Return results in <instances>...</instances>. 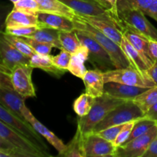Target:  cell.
<instances>
[{
	"label": "cell",
	"instance_id": "cell-1",
	"mask_svg": "<svg viewBox=\"0 0 157 157\" xmlns=\"http://www.w3.org/2000/svg\"><path fill=\"white\" fill-rule=\"evenodd\" d=\"M75 30L83 32L89 36L92 37L95 41H98L111 58L116 68H124L131 67L130 61L127 55L122 50L121 46L110 39L104 34L89 24L87 21L83 19L79 15H77L73 19Z\"/></svg>",
	"mask_w": 157,
	"mask_h": 157
},
{
	"label": "cell",
	"instance_id": "cell-2",
	"mask_svg": "<svg viewBox=\"0 0 157 157\" xmlns=\"http://www.w3.org/2000/svg\"><path fill=\"white\" fill-rule=\"evenodd\" d=\"M127 101H128L113 98L105 93L102 96L95 98L93 107L88 114L84 117H78L77 130L84 137L91 133L97 124L111 110Z\"/></svg>",
	"mask_w": 157,
	"mask_h": 157
},
{
	"label": "cell",
	"instance_id": "cell-3",
	"mask_svg": "<svg viewBox=\"0 0 157 157\" xmlns=\"http://www.w3.org/2000/svg\"><path fill=\"white\" fill-rule=\"evenodd\" d=\"M117 17L124 26L149 40L157 41V29L150 22L144 12L132 8L117 9Z\"/></svg>",
	"mask_w": 157,
	"mask_h": 157
},
{
	"label": "cell",
	"instance_id": "cell-4",
	"mask_svg": "<svg viewBox=\"0 0 157 157\" xmlns=\"http://www.w3.org/2000/svg\"><path fill=\"white\" fill-rule=\"evenodd\" d=\"M143 116L144 113L134 102L133 101H128L111 110L99 124H97L92 132L98 133L112 126L121 125L139 120Z\"/></svg>",
	"mask_w": 157,
	"mask_h": 157
},
{
	"label": "cell",
	"instance_id": "cell-5",
	"mask_svg": "<svg viewBox=\"0 0 157 157\" xmlns=\"http://www.w3.org/2000/svg\"><path fill=\"white\" fill-rule=\"evenodd\" d=\"M0 121H2L9 127H12L17 131L22 133L28 139L33 142L46 156H51L49 149L41 138V136L34 130L30 124L24 120L21 119L18 116L0 104Z\"/></svg>",
	"mask_w": 157,
	"mask_h": 157
},
{
	"label": "cell",
	"instance_id": "cell-6",
	"mask_svg": "<svg viewBox=\"0 0 157 157\" xmlns=\"http://www.w3.org/2000/svg\"><path fill=\"white\" fill-rule=\"evenodd\" d=\"M80 16L121 45L124 36V26L119 18L113 15L110 11L107 13L96 16Z\"/></svg>",
	"mask_w": 157,
	"mask_h": 157
},
{
	"label": "cell",
	"instance_id": "cell-7",
	"mask_svg": "<svg viewBox=\"0 0 157 157\" xmlns=\"http://www.w3.org/2000/svg\"><path fill=\"white\" fill-rule=\"evenodd\" d=\"M76 32L81 44L88 49V61L95 69L105 72L116 68L109 54L98 41L83 32L79 31H76Z\"/></svg>",
	"mask_w": 157,
	"mask_h": 157
},
{
	"label": "cell",
	"instance_id": "cell-8",
	"mask_svg": "<svg viewBox=\"0 0 157 157\" xmlns=\"http://www.w3.org/2000/svg\"><path fill=\"white\" fill-rule=\"evenodd\" d=\"M0 136L25 153L28 157H47L33 142L2 121H0Z\"/></svg>",
	"mask_w": 157,
	"mask_h": 157
},
{
	"label": "cell",
	"instance_id": "cell-9",
	"mask_svg": "<svg viewBox=\"0 0 157 157\" xmlns=\"http://www.w3.org/2000/svg\"><path fill=\"white\" fill-rule=\"evenodd\" d=\"M104 82H117L128 85L138 86L148 88L154 87V84L150 80L143 77L138 71L131 67L124 68H115L103 72Z\"/></svg>",
	"mask_w": 157,
	"mask_h": 157
},
{
	"label": "cell",
	"instance_id": "cell-10",
	"mask_svg": "<svg viewBox=\"0 0 157 157\" xmlns=\"http://www.w3.org/2000/svg\"><path fill=\"white\" fill-rule=\"evenodd\" d=\"M157 135V124L146 133L117 148L115 157H144L150 143Z\"/></svg>",
	"mask_w": 157,
	"mask_h": 157
},
{
	"label": "cell",
	"instance_id": "cell-11",
	"mask_svg": "<svg viewBox=\"0 0 157 157\" xmlns=\"http://www.w3.org/2000/svg\"><path fill=\"white\" fill-rule=\"evenodd\" d=\"M33 67L30 64H19L11 71L12 87L25 98H35V89L32 80Z\"/></svg>",
	"mask_w": 157,
	"mask_h": 157
},
{
	"label": "cell",
	"instance_id": "cell-12",
	"mask_svg": "<svg viewBox=\"0 0 157 157\" xmlns=\"http://www.w3.org/2000/svg\"><path fill=\"white\" fill-rule=\"evenodd\" d=\"M82 148L84 157H115L117 151L113 143L94 132L84 136Z\"/></svg>",
	"mask_w": 157,
	"mask_h": 157
},
{
	"label": "cell",
	"instance_id": "cell-13",
	"mask_svg": "<svg viewBox=\"0 0 157 157\" xmlns=\"http://www.w3.org/2000/svg\"><path fill=\"white\" fill-rule=\"evenodd\" d=\"M0 32V64L9 71L19 64H30V58L17 50Z\"/></svg>",
	"mask_w": 157,
	"mask_h": 157
},
{
	"label": "cell",
	"instance_id": "cell-14",
	"mask_svg": "<svg viewBox=\"0 0 157 157\" xmlns=\"http://www.w3.org/2000/svg\"><path fill=\"white\" fill-rule=\"evenodd\" d=\"M25 101V98L15 91L12 86H2L0 87V104L21 119L25 121L23 115L26 107Z\"/></svg>",
	"mask_w": 157,
	"mask_h": 157
},
{
	"label": "cell",
	"instance_id": "cell-15",
	"mask_svg": "<svg viewBox=\"0 0 157 157\" xmlns=\"http://www.w3.org/2000/svg\"><path fill=\"white\" fill-rule=\"evenodd\" d=\"M23 115H24L25 120L32 125L34 130L38 132L52 147L56 149L57 151L58 152V156H60L64 151L66 145L63 143V141L61 139H59L53 132L48 129L44 124H41L38 119H36L27 107L25 108Z\"/></svg>",
	"mask_w": 157,
	"mask_h": 157
},
{
	"label": "cell",
	"instance_id": "cell-16",
	"mask_svg": "<svg viewBox=\"0 0 157 157\" xmlns=\"http://www.w3.org/2000/svg\"><path fill=\"white\" fill-rule=\"evenodd\" d=\"M147 89L146 87L117 82H107L104 84V93L113 98L126 101H133L136 96L145 91Z\"/></svg>",
	"mask_w": 157,
	"mask_h": 157
},
{
	"label": "cell",
	"instance_id": "cell-17",
	"mask_svg": "<svg viewBox=\"0 0 157 157\" xmlns=\"http://www.w3.org/2000/svg\"><path fill=\"white\" fill-rule=\"evenodd\" d=\"M120 46L127 55V58L131 64V67L139 72L143 77L148 79L147 77V71L150 67V65L148 64L145 58L143 56L142 54L130 44V41L124 35L123 36Z\"/></svg>",
	"mask_w": 157,
	"mask_h": 157
},
{
	"label": "cell",
	"instance_id": "cell-18",
	"mask_svg": "<svg viewBox=\"0 0 157 157\" xmlns=\"http://www.w3.org/2000/svg\"><path fill=\"white\" fill-rule=\"evenodd\" d=\"M70 7L77 15L81 16H96L109 12L101 5L88 0H60Z\"/></svg>",
	"mask_w": 157,
	"mask_h": 157
},
{
	"label": "cell",
	"instance_id": "cell-19",
	"mask_svg": "<svg viewBox=\"0 0 157 157\" xmlns=\"http://www.w3.org/2000/svg\"><path fill=\"white\" fill-rule=\"evenodd\" d=\"M85 93L97 98L104 94V82L103 71L99 69L87 70L83 78Z\"/></svg>",
	"mask_w": 157,
	"mask_h": 157
},
{
	"label": "cell",
	"instance_id": "cell-20",
	"mask_svg": "<svg viewBox=\"0 0 157 157\" xmlns=\"http://www.w3.org/2000/svg\"><path fill=\"white\" fill-rule=\"evenodd\" d=\"M37 15L40 24L64 32L75 30L73 20L64 15L44 12H38Z\"/></svg>",
	"mask_w": 157,
	"mask_h": 157
},
{
	"label": "cell",
	"instance_id": "cell-21",
	"mask_svg": "<svg viewBox=\"0 0 157 157\" xmlns=\"http://www.w3.org/2000/svg\"><path fill=\"white\" fill-rule=\"evenodd\" d=\"M88 49L86 46L81 44L79 49L71 55L67 71L75 76L83 79L87 71L84 63L88 61Z\"/></svg>",
	"mask_w": 157,
	"mask_h": 157
},
{
	"label": "cell",
	"instance_id": "cell-22",
	"mask_svg": "<svg viewBox=\"0 0 157 157\" xmlns=\"http://www.w3.org/2000/svg\"><path fill=\"white\" fill-rule=\"evenodd\" d=\"M6 28L22 26H41L38 15L13 9L6 19Z\"/></svg>",
	"mask_w": 157,
	"mask_h": 157
},
{
	"label": "cell",
	"instance_id": "cell-23",
	"mask_svg": "<svg viewBox=\"0 0 157 157\" xmlns=\"http://www.w3.org/2000/svg\"><path fill=\"white\" fill-rule=\"evenodd\" d=\"M39 6V12L58 14L73 20L77 15L75 12L60 0H36Z\"/></svg>",
	"mask_w": 157,
	"mask_h": 157
},
{
	"label": "cell",
	"instance_id": "cell-24",
	"mask_svg": "<svg viewBox=\"0 0 157 157\" xmlns=\"http://www.w3.org/2000/svg\"><path fill=\"white\" fill-rule=\"evenodd\" d=\"M30 65L33 68H40L58 78H61L67 71V70L56 67L52 62L50 55H42L35 54L30 58Z\"/></svg>",
	"mask_w": 157,
	"mask_h": 157
},
{
	"label": "cell",
	"instance_id": "cell-25",
	"mask_svg": "<svg viewBox=\"0 0 157 157\" xmlns=\"http://www.w3.org/2000/svg\"><path fill=\"white\" fill-rule=\"evenodd\" d=\"M124 35L128 39L130 44L142 54L143 56L145 58V59L147 60L148 64L151 67L154 62L152 60L150 52H149V39L136 33L133 31L130 30V29L125 27V26H124Z\"/></svg>",
	"mask_w": 157,
	"mask_h": 157
},
{
	"label": "cell",
	"instance_id": "cell-26",
	"mask_svg": "<svg viewBox=\"0 0 157 157\" xmlns=\"http://www.w3.org/2000/svg\"><path fill=\"white\" fill-rule=\"evenodd\" d=\"M29 38H32L36 41L52 44L53 48L61 50V45L59 40V31L52 29L45 25H41L36 31Z\"/></svg>",
	"mask_w": 157,
	"mask_h": 157
},
{
	"label": "cell",
	"instance_id": "cell-27",
	"mask_svg": "<svg viewBox=\"0 0 157 157\" xmlns=\"http://www.w3.org/2000/svg\"><path fill=\"white\" fill-rule=\"evenodd\" d=\"M133 101L144 114L152 106L157 103V86L147 88L145 91L136 96Z\"/></svg>",
	"mask_w": 157,
	"mask_h": 157
},
{
	"label": "cell",
	"instance_id": "cell-28",
	"mask_svg": "<svg viewBox=\"0 0 157 157\" xmlns=\"http://www.w3.org/2000/svg\"><path fill=\"white\" fill-rule=\"evenodd\" d=\"M59 40L61 49L67 51L71 55L81 46V43L75 30L71 32L59 31Z\"/></svg>",
	"mask_w": 157,
	"mask_h": 157
},
{
	"label": "cell",
	"instance_id": "cell-29",
	"mask_svg": "<svg viewBox=\"0 0 157 157\" xmlns=\"http://www.w3.org/2000/svg\"><path fill=\"white\" fill-rule=\"evenodd\" d=\"M83 137L80 132L77 130L73 139L66 145L64 151L59 156L84 157L83 154Z\"/></svg>",
	"mask_w": 157,
	"mask_h": 157
},
{
	"label": "cell",
	"instance_id": "cell-30",
	"mask_svg": "<svg viewBox=\"0 0 157 157\" xmlns=\"http://www.w3.org/2000/svg\"><path fill=\"white\" fill-rule=\"evenodd\" d=\"M95 98L93 97L86 93L82 94L74 102V110L78 117L86 116L91 110Z\"/></svg>",
	"mask_w": 157,
	"mask_h": 157
},
{
	"label": "cell",
	"instance_id": "cell-31",
	"mask_svg": "<svg viewBox=\"0 0 157 157\" xmlns=\"http://www.w3.org/2000/svg\"><path fill=\"white\" fill-rule=\"evenodd\" d=\"M2 35L11 44H12L17 50L19 51L21 53H22L29 58H31L34 55L36 54L35 51L32 48V47L21 37L15 36V35L6 33L5 32H2Z\"/></svg>",
	"mask_w": 157,
	"mask_h": 157
},
{
	"label": "cell",
	"instance_id": "cell-32",
	"mask_svg": "<svg viewBox=\"0 0 157 157\" xmlns=\"http://www.w3.org/2000/svg\"><path fill=\"white\" fill-rule=\"evenodd\" d=\"M156 124V123L155 121H150V120H147L142 117L141 119H140L139 121L135 123L134 126L133 127V130L131 131V133H130V136H129V138L125 143L129 142V141L135 139V138L138 137V136H142L143 134L147 133L151 127H153Z\"/></svg>",
	"mask_w": 157,
	"mask_h": 157
},
{
	"label": "cell",
	"instance_id": "cell-33",
	"mask_svg": "<svg viewBox=\"0 0 157 157\" xmlns=\"http://www.w3.org/2000/svg\"><path fill=\"white\" fill-rule=\"evenodd\" d=\"M152 2L153 0H118L117 11L121 8H132L139 9L146 13Z\"/></svg>",
	"mask_w": 157,
	"mask_h": 157
},
{
	"label": "cell",
	"instance_id": "cell-34",
	"mask_svg": "<svg viewBox=\"0 0 157 157\" xmlns=\"http://www.w3.org/2000/svg\"><path fill=\"white\" fill-rule=\"evenodd\" d=\"M21 38L32 47V48L35 51L36 54L42 55H49L52 52V48H53L52 44L36 41V40L29 38V37H21Z\"/></svg>",
	"mask_w": 157,
	"mask_h": 157
},
{
	"label": "cell",
	"instance_id": "cell-35",
	"mask_svg": "<svg viewBox=\"0 0 157 157\" xmlns=\"http://www.w3.org/2000/svg\"><path fill=\"white\" fill-rule=\"evenodd\" d=\"M13 9L29 14L37 15L39 12V6L36 0H21L14 3Z\"/></svg>",
	"mask_w": 157,
	"mask_h": 157
},
{
	"label": "cell",
	"instance_id": "cell-36",
	"mask_svg": "<svg viewBox=\"0 0 157 157\" xmlns=\"http://www.w3.org/2000/svg\"><path fill=\"white\" fill-rule=\"evenodd\" d=\"M141 119V118H140ZM140 120V119H139ZM139 120H136V121H130V122L127 123V124H124V127L122 128V130H121V132L119 133L118 136H117V138L115 139V140L113 142V146L115 147H121L122 144H124L126 141L127 140V139L130 136V133H131L132 130H133V127L134 126L135 123L136 121H138Z\"/></svg>",
	"mask_w": 157,
	"mask_h": 157
},
{
	"label": "cell",
	"instance_id": "cell-37",
	"mask_svg": "<svg viewBox=\"0 0 157 157\" xmlns=\"http://www.w3.org/2000/svg\"><path fill=\"white\" fill-rule=\"evenodd\" d=\"M71 58V54L69 53L67 51L63 50V49H61L58 55H55V56L51 55V59L56 67L67 71L69 64H70Z\"/></svg>",
	"mask_w": 157,
	"mask_h": 157
},
{
	"label": "cell",
	"instance_id": "cell-38",
	"mask_svg": "<svg viewBox=\"0 0 157 157\" xmlns=\"http://www.w3.org/2000/svg\"><path fill=\"white\" fill-rule=\"evenodd\" d=\"M38 26H22V27L6 28L5 32L18 37H29L38 29Z\"/></svg>",
	"mask_w": 157,
	"mask_h": 157
},
{
	"label": "cell",
	"instance_id": "cell-39",
	"mask_svg": "<svg viewBox=\"0 0 157 157\" xmlns=\"http://www.w3.org/2000/svg\"><path fill=\"white\" fill-rule=\"evenodd\" d=\"M124 124H121V125H116V126H112V127H107V128L104 129V130H101V131L95 133L99 135L104 139L110 141V142L113 143L118 136L119 133L122 128L124 127Z\"/></svg>",
	"mask_w": 157,
	"mask_h": 157
},
{
	"label": "cell",
	"instance_id": "cell-40",
	"mask_svg": "<svg viewBox=\"0 0 157 157\" xmlns=\"http://www.w3.org/2000/svg\"><path fill=\"white\" fill-rule=\"evenodd\" d=\"M0 150L11 153L13 157H28L25 153L5 140L2 136H0Z\"/></svg>",
	"mask_w": 157,
	"mask_h": 157
},
{
	"label": "cell",
	"instance_id": "cell-41",
	"mask_svg": "<svg viewBox=\"0 0 157 157\" xmlns=\"http://www.w3.org/2000/svg\"><path fill=\"white\" fill-rule=\"evenodd\" d=\"M14 6L0 2V32H5L6 28V19Z\"/></svg>",
	"mask_w": 157,
	"mask_h": 157
},
{
	"label": "cell",
	"instance_id": "cell-42",
	"mask_svg": "<svg viewBox=\"0 0 157 157\" xmlns=\"http://www.w3.org/2000/svg\"><path fill=\"white\" fill-rule=\"evenodd\" d=\"M11 71L0 64V87L2 86H12L10 78Z\"/></svg>",
	"mask_w": 157,
	"mask_h": 157
},
{
	"label": "cell",
	"instance_id": "cell-43",
	"mask_svg": "<svg viewBox=\"0 0 157 157\" xmlns=\"http://www.w3.org/2000/svg\"><path fill=\"white\" fill-rule=\"evenodd\" d=\"M101 6L108 9L113 15L117 17V5L118 0H97Z\"/></svg>",
	"mask_w": 157,
	"mask_h": 157
},
{
	"label": "cell",
	"instance_id": "cell-44",
	"mask_svg": "<svg viewBox=\"0 0 157 157\" xmlns=\"http://www.w3.org/2000/svg\"><path fill=\"white\" fill-rule=\"evenodd\" d=\"M147 77L154 84L155 86H157V60L155 61L153 65L147 70Z\"/></svg>",
	"mask_w": 157,
	"mask_h": 157
},
{
	"label": "cell",
	"instance_id": "cell-45",
	"mask_svg": "<svg viewBox=\"0 0 157 157\" xmlns=\"http://www.w3.org/2000/svg\"><path fill=\"white\" fill-rule=\"evenodd\" d=\"M144 157H157V135L150 143Z\"/></svg>",
	"mask_w": 157,
	"mask_h": 157
},
{
	"label": "cell",
	"instance_id": "cell-46",
	"mask_svg": "<svg viewBox=\"0 0 157 157\" xmlns=\"http://www.w3.org/2000/svg\"><path fill=\"white\" fill-rule=\"evenodd\" d=\"M143 117L157 123V103L152 106L144 114Z\"/></svg>",
	"mask_w": 157,
	"mask_h": 157
},
{
	"label": "cell",
	"instance_id": "cell-47",
	"mask_svg": "<svg viewBox=\"0 0 157 157\" xmlns=\"http://www.w3.org/2000/svg\"><path fill=\"white\" fill-rule=\"evenodd\" d=\"M146 15L150 16L157 21V0H153L150 6L145 13Z\"/></svg>",
	"mask_w": 157,
	"mask_h": 157
},
{
	"label": "cell",
	"instance_id": "cell-48",
	"mask_svg": "<svg viewBox=\"0 0 157 157\" xmlns=\"http://www.w3.org/2000/svg\"><path fill=\"white\" fill-rule=\"evenodd\" d=\"M149 52L153 62L157 60V41L149 40Z\"/></svg>",
	"mask_w": 157,
	"mask_h": 157
},
{
	"label": "cell",
	"instance_id": "cell-49",
	"mask_svg": "<svg viewBox=\"0 0 157 157\" xmlns=\"http://www.w3.org/2000/svg\"><path fill=\"white\" fill-rule=\"evenodd\" d=\"M0 157H13L11 153H8V152L3 151V150H0Z\"/></svg>",
	"mask_w": 157,
	"mask_h": 157
},
{
	"label": "cell",
	"instance_id": "cell-50",
	"mask_svg": "<svg viewBox=\"0 0 157 157\" xmlns=\"http://www.w3.org/2000/svg\"><path fill=\"white\" fill-rule=\"evenodd\" d=\"M9 1H11L12 2V3H15V2H19V1H21V0H9Z\"/></svg>",
	"mask_w": 157,
	"mask_h": 157
},
{
	"label": "cell",
	"instance_id": "cell-51",
	"mask_svg": "<svg viewBox=\"0 0 157 157\" xmlns=\"http://www.w3.org/2000/svg\"><path fill=\"white\" fill-rule=\"evenodd\" d=\"M88 1H91V2H97V3H98V4H100L99 2H98V1H97V0H88ZM101 5V4H100Z\"/></svg>",
	"mask_w": 157,
	"mask_h": 157
},
{
	"label": "cell",
	"instance_id": "cell-52",
	"mask_svg": "<svg viewBox=\"0 0 157 157\" xmlns=\"http://www.w3.org/2000/svg\"><path fill=\"white\" fill-rule=\"evenodd\" d=\"M156 124H157V123H156Z\"/></svg>",
	"mask_w": 157,
	"mask_h": 157
}]
</instances>
